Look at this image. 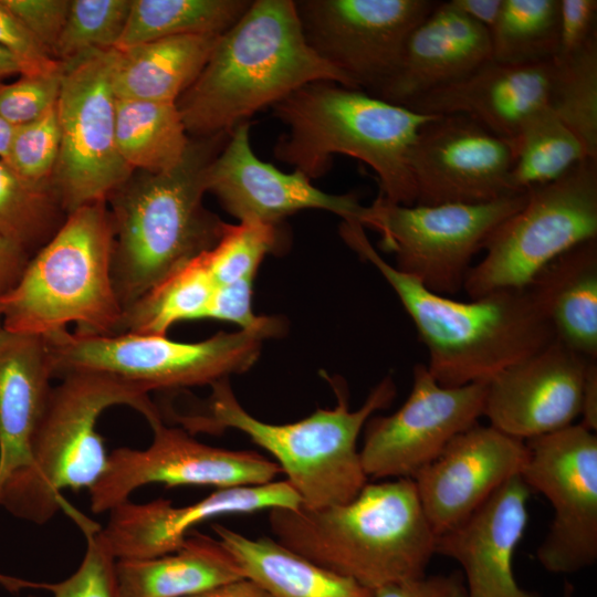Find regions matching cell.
Returning a JSON list of instances; mask_svg holds the SVG:
<instances>
[{"instance_id": "cell-48", "label": "cell", "mask_w": 597, "mask_h": 597, "mask_svg": "<svg viewBox=\"0 0 597 597\" xmlns=\"http://www.w3.org/2000/svg\"><path fill=\"white\" fill-rule=\"evenodd\" d=\"M580 423L586 429L597 431V359H589L586 366L580 394Z\"/></svg>"}, {"instance_id": "cell-18", "label": "cell", "mask_w": 597, "mask_h": 597, "mask_svg": "<svg viewBox=\"0 0 597 597\" xmlns=\"http://www.w3.org/2000/svg\"><path fill=\"white\" fill-rule=\"evenodd\" d=\"M207 191L239 221L277 224L306 209L339 216L362 224L366 207L352 195H332L316 188L302 172H284L261 160L250 143V122L238 125L207 170Z\"/></svg>"}, {"instance_id": "cell-25", "label": "cell", "mask_w": 597, "mask_h": 597, "mask_svg": "<svg viewBox=\"0 0 597 597\" xmlns=\"http://www.w3.org/2000/svg\"><path fill=\"white\" fill-rule=\"evenodd\" d=\"M44 336L0 331V492L24 467L52 391Z\"/></svg>"}, {"instance_id": "cell-41", "label": "cell", "mask_w": 597, "mask_h": 597, "mask_svg": "<svg viewBox=\"0 0 597 597\" xmlns=\"http://www.w3.org/2000/svg\"><path fill=\"white\" fill-rule=\"evenodd\" d=\"M63 66L48 74H21L20 78L0 82V116L12 126L28 124L56 105Z\"/></svg>"}, {"instance_id": "cell-3", "label": "cell", "mask_w": 597, "mask_h": 597, "mask_svg": "<svg viewBox=\"0 0 597 597\" xmlns=\"http://www.w3.org/2000/svg\"><path fill=\"white\" fill-rule=\"evenodd\" d=\"M269 525L286 548L371 590L425 576L436 555L411 478L367 483L343 504L272 509Z\"/></svg>"}, {"instance_id": "cell-30", "label": "cell", "mask_w": 597, "mask_h": 597, "mask_svg": "<svg viewBox=\"0 0 597 597\" xmlns=\"http://www.w3.org/2000/svg\"><path fill=\"white\" fill-rule=\"evenodd\" d=\"M116 140L132 169L147 174L178 166L190 138L176 103L116 98Z\"/></svg>"}, {"instance_id": "cell-5", "label": "cell", "mask_w": 597, "mask_h": 597, "mask_svg": "<svg viewBox=\"0 0 597 597\" xmlns=\"http://www.w3.org/2000/svg\"><path fill=\"white\" fill-rule=\"evenodd\" d=\"M271 109L287 128L273 147L279 161L312 180L328 172L333 156H349L375 171L385 200L416 203L408 156L421 127L436 115L329 81L307 83Z\"/></svg>"}, {"instance_id": "cell-10", "label": "cell", "mask_w": 597, "mask_h": 597, "mask_svg": "<svg viewBox=\"0 0 597 597\" xmlns=\"http://www.w3.org/2000/svg\"><path fill=\"white\" fill-rule=\"evenodd\" d=\"M526 192L523 207L493 230L483 259L470 269L463 286L470 300L526 287L555 259L597 239V159Z\"/></svg>"}, {"instance_id": "cell-52", "label": "cell", "mask_w": 597, "mask_h": 597, "mask_svg": "<svg viewBox=\"0 0 597 597\" xmlns=\"http://www.w3.org/2000/svg\"><path fill=\"white\" fill-rule=\"evenodd\" d=\"M15 73L21 74L19 63L8 51L0 46V81Z\"/></svg>"}, {"instance_id": "cell-44", "label": "cell", "mask_w": 597, "mask_h": 597, "mask_svg": "<svg viewBox=\"0 0 597 597\" xmlns=\"http://www.w3.org/2000/svg\"><path fill=\"white\" fill-rule=\"evenodd\" d=\"M596 0H559L558 52L569 56L584 48L596 32Z\"/></svg>"}, {"instance_id": "cell-31", "label": "cell", "mask_w": 597, "mask_h": 597, "mask_svg": "<svg viewBox=\"0 0 597 597\" xmlns=\"http://www.w3.org/2000/svg\"><path fill=\"white\" fill-rule=\"evenodd\" d=\"M216 287L201 253L126 307L115 334L166 336L180 321L206 318Z\"/></svg>"}, {"instance_id": "cell-33", "label": "cell", "mask_w": 597, "mask_h": 597, "mask_svg": "<svg viewBox=\"0 0 597 597\" xmlns=\"http://www.w3.org/2000/svg\"><path fill=\"white\" fill-rule=\"evenodd\" d=\"M507 142L512 150L510 184L515 193L555 181L588 158L577 137L549 107L531 116Z\"/></svg>"}, {"instance_id": "cell-8", "label": "cell", "mask_w": 597, "mask_h": 597, "mask_svg": "<svg viewBox=\"0 0 597 597\" xmlns=\"http://www.w3.org/2000/svg\"><path fill=\"white\" fill-rule=\"evenodd\" d=\"M116 405L132 407L149 425L160 419L148 394L114 378L96 374L62 377L52 388L27 464L1 489L0 506L19 519L44 524L67 503L64 490H91L108 464L97 419Z\"/></svg>"}, {"instance_id": "cell-46", "label": "cell", "mask_w": 597, "mask_h": 597, "mask_svg": "<svg viewBox=\"0 0 597 597\" xmlns=\"http://www.w3.org/2000/svg\"><path fill=\"white\" fill-rule=\"evenodd\" d=\"M374 597H467L461 570L425 575L379 587Z\"/></svg>"}, {"instance_id": "cell-45", "label": "cell", "mask_w": 597, "mask_h": 597, "mask_svg": "<svg viewBox=\"0 0 597 597\" xmlns=\"http://www.w3.org/2000/svg\"><path fill=\"white\" fill-rule=\"evenodd\" d=\"M253 280H242L231 284L217 285L206 318L227 321L240 329L254 328L268 316H256L252 311Z\"/></svg>"}, {"instance_id": "cell-11", "label": "cell", "mask_w": 597, "mask_h": 597, "mask_svg": "<svg viewBox=\"0 0 597 597\" xmlns=\"http://www.w3.org/2000/svg\"><path fill=\"white\" fill-rule=\"evenodd\" d=\"M527 192L485 203L404 206L378 196L362 226L380 234L401 273L428 291L452 297L463 291L476 253L493 230L523 207Z\"/></svg>"}, {"instance_id": "cell-12", "label": "cell", "mask_w": 597, "mask_h": 597, "mask_svg": "<svg viewBox=\"0 0 597 597\" xmlns=\"http://www.w3.org/2000/svg\"><path fill=\"white\" fill-rule=\"evenodd\" d=\"M115 56L116 49L94 50L62 63L56 102L60 153L53 190L69 213L104 201L133 171L116 140Z\"/></svg>"}, {"instance_id": "cell-20", "label": "cell", "mask_w": 597, "mask_h": 597, "mask_svg": "<svg viewBox=\"0 0 597 597\" xmlns=\"http://www.w3.org/2000/svg\"><path fill=\"white\" fill-rule=\"evenodd\" d=\"M588 360L554 341L486 384L483 416L523 441L575 423Z\"/></svg>"}, {"instance_id": "cell-29", "label": "cell", "mask_w": 597, "mask_h": 597, "mask_svg": "<svg viewBox=\"0 0 597 597\" xmlns=\"http://www.w3.org/2000/svg\"><path fill=\"white\" fill-rule=\"evenodd\" d=\"M531 285L544 303L556 339L597 359V239L555 259Z\"/></svg>"}, {"instance_id": "cell-37", "label": "cell", "mask_w": 597, "mask_h": 597, "mask_svg": "<svg viewBox=\"0 0 597 597\" xmlns=\"http://www.w3.org/2000/svg\"><path fill=\"white\" fill-rule=\"evenodd\" d=\"M132 0H73L53 57L67 63L94 51L115 49Z\"/></svg>"}, {"instance_id": "cell-42", "label": "cell", "mask_w": 597, "mask_h": 597, "mask_svg": "<svg viewBox=\"0 0 597 597\" xmlns=\"http://www.w3.org/2000/svg\"><path fill=\"white\" fill-rule=\"evenodd\" d=\"M1 2L53 57L54 49L66 22L71 1L1 0Z\"/></svg>"}, {"instance_id": "cell-50", "label": "cell", "mask_w": 597, "mask_h": 597, "mask_svg": "<svg viewBox=\"0 0 597 597\" xmlns=\"http://www.w3.org/2000/svg\"><path fill=\"white\" fill-rule=\"evenodd\" d=\"M188 597H271L253 580L243 577Z\"/></svg>"}, {"instance_id": "cell-23", "label": "cell", "mask_w": 597, "mask_h": 597, "mask_svg": "<svg viewBox=\"0 0 597 597\" xmlns=\"http://www.w3.org/2000/svg\"><path fill=\"white\" fill-rule=\"evenodd\" d=\"M553 69V60L520 65L490 60L404 106L427 115H461L510 140L531 116L548 107Z\"/></svg>"}, {"instance_id": "cell-49", "label": "cell", "mask_w": 597, "mask_h": 597, "mask_svg": "<svg viewBox=\"0 0 597 597\" xmlns=\"http://www.w3.org/2000/svg\"><path fill=\"white\" fill-rule=\"evenodd\" d=\"M450 3L470 20L490 31L499 17L502 0H450Z\"/></svg>"}, {"instance_id": "cell-4", "label": "cell", "mask_w": 597, "mask_h": 597, "mask_svg": "<svg viewBox=\"0 0 597 597\" xmlns=\"http://www.w3.org/2000/svg\"><path fill=\"white\" fill-rule=\"evenodd\" d=\"M228 137L190 139L178 166L115 190L112 277L123 311L220 239L226 222L202 200L208 167Z\"/></svg>"}, {"instance_id": "cell-26", "label": "cell", "mask_w": 597, "mask_h": 597, "mask_svg": "<svg viewBox=\"0 0 597 597\" xmlns=\"http://www.w3.org/2000/svg\"><path fill=\"white\" fill-rule=\"evenodd\" d=\"M243 577L222 542L198 531L176 552L115 563L116 597H188Z\"/></svg>"}, {"instance_id": "cell-21", "label": "cell", "mask_w": 597, "mask_h": 597, "mask_svg": "<svg viewBox=\"0 0 597 597\" xmlns=\"http://www.w3.org/2000/svg\"><path fill=\"white\" fill-rule=\"evenodd\" d=\"M301 505L300 496L286 480L217 489L184 506L166 499L147 503L128 500L109 511L101 535L116 561L151 558L179 549L191 530L210 519Z\"/></svg>"}, {"instance_id": "cell-13", "label": "cell", "mask_w": 597, "mask_h": 597, "mask_svg": "<svg viewBox=\"0 0 597 597\" xmlns=\"http://www.w3.org/2000/svg\"><path fill=\"white\" fill-rule=\"evenodd\" d=\"M521 478L552 504L549 530L536 549L554 574H573L597 561V434L573 423L525 441Z\"/></svg>"}, {"instance_id": "cell-2", "label": "cell", "mask_w": 597, "mask_h": 597, "mask_svg": "<svg viewBox=\"0 0 597 597\" xmlns=\"http://www.w3.org/2000/svg\"><path fill=\"white\" fill-rule=\"evenodd\" d=\"M315 81L357 90L307 45L294 0H255L219 36L203 70L176 104L188 135L230 134Z\"/></svg>"}, {"instance_id": "cell-40", "label": "cell", "mask_w": 597, "mask_h": 597, "mask_svg": "<svg viewBox=\"0 0 597 597\" xmlns=\"http://www.w3.org/2000/svg\"><path fill=\"white\" fill-rule=\"evenodd\" d=\"M60 153L56 105L41 117L14 127L7 164L24 180L48 186Z\"/></svg>"}, {"instance_id": "cell-28", "label": "cell", "mask_w": 597, "mask_h": 597, "mask_svg": "<svg viewBox=\"0 0 597 597\" xmlns=\"http://www.w3.org/2000/svg\"><path fill=\"white\" fill-rule=\"evenodd\" d=\"M212 530L244 577L271 597H374V590L302 557L275 538H250L219 523Z\"/></svg>"}, {"instance_id": "cell-34", "label": "cell", "mask_w": 597, "mask_h": 597, "mask_svg": "<svg viewBox=\"0 0 597 597\" xmlns=\"http://www.w3.org/2000/svg\"><path fill=\"white\" fill-rule=\"evenodd\" d=\"M559 0H502L489 31L491 60L532 64L553 60L558 52Z\"/></svg>"}, {"instance_id": "cell-47", "label": "cell", "mask_w": 597, "mask_h": 597, "mask_svg": "<svg viewBox=\"0 0 597 597\" xmlns=\"http://www.w3.org/2000/svg\"><path fill=\"white\" fill-rule=\"evenodd\" d=\"M27 253L19 244L0 235V297L20 280L29 261Z\"/></svg>"}, {"instance_id": "cell-6", "label": "cell", "mask_w": 597, "mask_h": 597, "mask_svg": "<svg viewBox=\"0 0 597 597\" xmlns=\"http://www.w3.org/2000/svg\"><path fill=\"white\" fill-rule=\"evenodd\" d=\"M337 396L332 409H316L289 423H270L249 413L234 396L228 379L211 385L209 398L195 411H171L190 434L235 429L268 451L302 506L321 509L347 503L368 483L357 440L374 412L387 408L397 388L391 376L379 381L356 410H349L345 387L331 380Z\"/></svg>"}, {"instance_id": "cell-19", "label": "cell", "mask_w": 597, "mask_h": 597, "mask_svg": "<svg viewBox=\"0 0 597 597\" xmlns=\"http://www.w3.org/2000/svg\"><path fill=\"white\" fill-rule=\"evenodd\" d=\"M525 441L479 422L458 434L411 479L437 535L465 521L502 484L520 475Z\"/></svg>"}, {"instance_id": "cell-53", "label": "cell", "mask_w": 597, "mask_h": 597, "mask_svg": "<svg viewBox=\"0 0 597 597\" xmlns=\"http://www.w3.org/2000/svg\"><path fill=\"white\" fill-rule=\"evenodd\" d=\"M572 593H573V588L570 585L566 584L565 585V590H564V596L563 597H570L572 596Z\"/></svg>"}, {"instance_id": "cell-35", "label": "cell", "mask_w": 597, "mask_h": 597, "mask_svg": "<svg viewBox=\"0 0 597 597\" xmlns=\"http://www.w3.org/2000/svg\"><path fill=\"white\" fill-rule=\"evenodd\" d=\"M553 66L548 107L597 159V36Z\"/></svg>"}, {"instance_id": "cell-54", "label": "cell", "mask_w": 597, "mask_h": 597, "mask_svg": "<svg viewBox=\"0 0 597 597\" xmlns=\"http://www.w3.org/2000/svg\"><path fill=\"white\" fill-rule=\"evenodd\" d=\"M2 329V315H1V310H0V331Z\"/></svg>"}, {"instance_id": "cell-1", "label": "cell", "mask_w": 597, "mask_h": 597, "mask_svg": "<svg viewBox=\"0 0 597 597\" xmlns=\"http://www.w3.org/2000/svg\"><path fill=\"white\" fill-rule=\"evenodd\" d=\"M341 235L392 287L428 350L426 366L441 386L488 384L556 341L544 303L531 284L458 301L428 291L386 262L360 223L343 221Z\"/></svg>"}, {"instance_id": "cell-22", "label": "cell", "mask_w": 597, "mask_h": 597, "mask_svg": "<svg viewBox=\"0 0 597 597\" xmlns=\"http://www.w3.org/2000/svg\"><path fill=\"white\" fill-rule=\"evenodd\" d=\"M531 492L521 475L513 476L465 521L438 535L436 555L460 564L467 597H541L521 587L513 569Z\"/></svg>"}, {"instance_id": "cell-15", "label": "cell", "mask_w": 597, "mask_h": 597, "mask_svg": "<svg viewBox=\"0 0 597 597\" xmlns=\"http://www.w3.org/2000/svg\"><path fill=\"white\" fill-rule=\"evenodd\" d=\"M150 427L154 437L146 449L118 448L108 454L105 473L88 490L94 513L109 512L150 483L224 489L269 483L282 473L276 462L255 451L201 443L161 418Z\"/></svg>"}, {"instance_id": "cell-24", "label": "cell", "mask_w": 597, "mask_h": 597, "mask_svg": "<svg viewBox=\"0 0 597 597\" xmlns=\"http://www.w3.org/2000/svg\"><path fill=\"white\" fill-rule=\"evenodd\" d=\"M490 60L489 31L450 1L437 2L409 34L398 71L378 97L404 106Z\"/></svg>"}, {"instance_id": "cell-32", "label": "cell", "mask_w": 597, "mask_h": 597, "mask_svg": "<svg viewBox=\"0 0 597 597\" xmlns=\"http://www.w3.org/2000/svg\"><path fill=\"white\" fill-rule=\"evenodd\" d=\"M250 4V0H132L115 49L184 34H222Z\"/></svg>"}, {"instance_id": "cell-43", "label": "cell", "mask_w": 597, "mask_h": 597, "mask_svg": "<svg viewBox=\"0 0 597 597\" xmlns=\"http://www.w3.org/2000/svg\"><path fill=\"white\" fill-rule=\"evenodd\" d=\"M0 46L17 60L21 74H48L63 66L45 51L1 0Z\"/></svg>"}, {"instance_id": "cell-9", "label": "cell", "mask_w": 597, "mask_h": 597, "mask_svg": "<svg viewBox=\"0 0 597 597\" xmlns=\"http://www.w3.org/2000/svg\"><path fill=\"white\" fill-rule=\"evenodd\" d=\"M276 317L254 328L219 332L212 337L182 343L157 335L121 333L96 335L66 329L44 336L53 378L96 374L140 391L212 385L250 369L263 342L281 332Z\"/></svg>"}, {"instance_id": "cell-7", "label": "cell", "mask_w": 597, "mask_h": 597, "mask_svg": "<svg viewBox=\"0 0 597 597\" xmlns=\"http://www.w3.org/2000/svg\"><path fill=\"white\" fill-rule=\"evenodd\" d=\"M113 251L114 227L104 201L70 212L0 297L2 327L46 336L74 322L77 333L115 334L123 307L113 284Z\"/></svg>"}, {"instance_id": "cell-38", "label": "cell", "mask_w": 597, "mask_h": 597, "mask_svg": "<svg viewBox=\"0 0 597 597\" xmlns=\"http://www.w3.org/2000/svg\"><path fill=\"white\" fill-rule=\"evenodd\" d=\"M280 243L277 224L250 220L224 223L220 239L203 255L217 285L254 281L264 256Z\"/></svg>"}, {"instance_id": "cell-16", "label": "cell", "mask_w": 597, "mask_h": 597, "mask_svg": "<svg viewBox=\"0 0 597 597\" xmlns=\"http://www.w3.org/2000/svg\"><path fill=\"white\" fill-rule=\"evenodd\" d=\"M486 384L441 386L423 364L411 391L389 416L370 417L359 450L367 478H412L483 416Z\"/></svg>"}, {"instance_id": "cell-51", "label": "cell", "mask_w": 597, "mask_h": 597, "mask_svg": "<svg viewBox=\"0 0 597 597\" xmlns=\"http://www.w3.org/2000/svg\"><path fill=\"white\" fill-rule=\"evenodd\" d=\"M14 126L0 116V159L7 161Z\"/></svg>"}, {"instance_id": "cell-39", "label": "cell", "mask_w": 597, "mask_h": 597, "mask_svg": "<svg viewBox=\"0 0 597 597\" xmlns=\"http://www.w3.org/2000/svg\"><path fill=\"white\" fill-rule=\"evenodd\" d=\"M66 513L86 537V551L77 569L56 583H31L3 575H0V583L10 589L43 588L51 593V597H116V558L103 540L101 527L73 506Z\"/></svg>"}, {"instance_id": "cell-36", "label": "cell", "mask_w": 597, "mask_h": 597, "mask_svg": "<svg viewBox=\"0 0 597 597\" xmlns=\"http://www.w3.org/2000/svg\"><path fill=\"white\" fill-rule=\"evenodd\" d=\"M56 202L52 187L24 180L0 159V235L28 251L50 228Z\"/></svg>"}, {"instance_id": "cell-17", "label": "cell", "mask_w": 597, "mask_h": 597, "mask_svg": "<svg viewBox=\"0 0 597 597\" xmlns=\"http://www.w3.org/2000/svg\"><path fill=\"white\" fill-rule=\"evenodd\" d=\"M408 165L415 205L485 203L515 195L509 142L461 115L436 116L425 124Z\"/></svg>"}, {"instance_id": "cell-27", "label": "cell", "mask_w": 597, "mask_h": 597, "mask_svg": "<svg viewBox=\"0 0 597 597\" xmlns=\"http://www.w3.org/2000/svg\"><path fill=\"white\" fill-rule=\"evenodd\" d=\"M221 34H184L116 50V98L177 103L197 80Z\"/></svg>"}, {"instance_id": "cell-14", "label": "cell", "mask_w": 597, "mask_h": 597, "mask_svg": "<svg viewBox=\"0 0 597 597\" xmlns=\"http://www.w3.org/2000/svg\"><path fill=\"white\" fill-rule=\"evenodd\" d=\"M307 45L376 97L401 62L413 28L433 9L430 0H298Z\"/></svg>"}]
</instances>
